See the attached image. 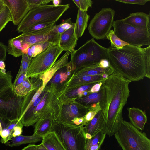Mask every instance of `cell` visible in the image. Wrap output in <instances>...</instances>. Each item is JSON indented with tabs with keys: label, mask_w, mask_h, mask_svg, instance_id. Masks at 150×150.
<instances>
[{
	"label": "cell",
	"mask_w": 150,
	"mask_h": 150,
	"mask_svg": "<svg viewBox=\"0 0 150 150\" xmlns=\"http://www.w3.org/2000/svg\"><path fill=\"white\" fill-rule=\"evenodd\" d=\"M108 49V61L113 73L130 82L150 78V45L142 48L130 45Z\"/></svg>",
	"instance_id": "obj_1"
},
{
	"label": "cell",
	"mask_w": 150,
	"mask_h": 150,
	"mask_svg": "<svg viewBox=\"0 0 150 150\" xmlns=\"http://www.w3.org/2000/svg\"><path fill=\"white\" fill-rule=\"evenodd\" d=\"M130 82L114 73L103 82L104 97L100 103L101 117L104 132L109 137L114 135L123 120V108L130 96Z\"/></svg>",
	"instance_id": "obj_2"
},
{
	"label": "cell",
	"mask_w": 150,
	"mask_h": 150,
	"mask_svg": "<svg viewBox=\"0 0 150 150\" xmlns=\"http://www.w3.org/2000/svg\"><path fill=\"white\" fill-rule=\"evenodd\" d=\"M70 7L69 4L59 5H43L31 8L21 23L16 31L23 32L35 24L43 23H56Z\"/></svg>",
	"instance_id": "obj_3"
},
{
	"label": "cell",
	"mask_w": 150,
	"mask_h": 150,
	"mask_svg": "<svg viewBox=\"0 0 150 150\" xmlns=\"http://www.w3.org/2000/svg\"><path fill=\"white\" fill-rule=\"evenodd\" d=\"M70 52L71 59L69 62L72 71L98 64L102 59L108 60V49L99 44L93 38Z\"/></svg>",
	"instance_id": "obj_4"
},
{
	"label": "cell",
	"mask_w": 150,
	"mask_h": 150,
	"mask_svg": "<svg viewBox=\"0 0 150 150\" xmlns=\"http://www.w3.org/2000/svg\"><path fill=\"white\" fill-rule=\"evenodd\" d=\"M123 150H150V140L130 122L122 120L114 134Z\"/></svg>",
	"instance_id": "obj_5"
},
{
	"label": "cell",
	"mask_w": 150,
	"mask_h": 150,
	"mask_svg": "<svg viewBox=\"0 0 150 150\" xmlns=\"http://www.w3.org/2000/svg\"><path fill=\"white\" fill-rule=\"evenodd\" d=\"M51 132H54L66 150H86L83 127L54 120Z\"/></svg>",
	"instance_id": "obj_6"
},
{
	"label": "cell",
	"mask_w": 150,
	"mask_h": 150,
	"mask_svg": "<svg viewBox=\"0 0 150 150\" xmlns=\"http://www.w3.org/2000/svg\"><path fill=\"white\" fill-rule=\"evenodd\" d=\"M112 27L115 35L129 45L140 47L150 45V30L124 23L122 19L114 21Z\"/></svg>",
	"instance_id": "obj_7"
},
{
	"label": "cell",
	"mask_w": 150,
	"mask_h": 150,
	"mask_svg": "<svg viewBox=\"0 0 150 150\" xmlns=\"http://www.w3.org/2000/svg\"><path fill=\"white\" fill-rule=\"evenodd\" d=\"M63 50L58 45H52L32 58L26 74V78H37L56 62Z\"/></svg>",
	"instance_id": "obj_8"
},
{
	"label": "cell",
	"mask_w": 150,
	"mask_h": 150,
	"mask_svg": "<svg viewBox=\"0 0 150 150\" xmlns=\"http://www.w3.org/2000/svg\"><path fill=\"white\" fill-rule=\"evenodd\" d=\"M23 98L15 93L12 86L0 92V120L2 123L18 120Z\"/></svg>",
	"instance_id": "obj_9"
},
{
	"label": "cell",
	"mask_w": 150,
	"mask_h": 150,
	"mask_svg": "<svg viewBox=\"0 0 150 150\" xmlns=\"http://www.w3.org/2000/svg\"><path fill=\"white\" fill-rule=\"evenodd\" d=\"M115 11L112 8H104L96 13L88 25L89 34L93 39H104L113 26Z\"/></svg>",
	"instance_id": "obj_10"
},
{
	"label": "cell",
	"mask_w": 150,
	"mask_h": 150,
	"mask_svg": "<svg viewBox=\"0 0 150 150\" xmlns=\"http://www.w3.org/2000/svg\"><path fill=\"white\" fill-rule=\"evenodd\" d=\"M75 99L63 100L60 116L56 120L74 125L72 122L74 119L84 117L92 107L91 105H83L76 102Z\"/></svg>",
	"instance_id": "obj_11"
},
{
	"label": "cell",
	"mask_w": 150,
	"mask_h": 150,
	"mask_svg": "<svg viewBox=\"0 0 150 150\" xmlns=\"http://www.w3.org/2000/svg\"><path fill=\"white\" fill-rule=\"evenodd\" d=\"M3 0L10 11L12 21L18 25L30 9L27 0Z\"/></svg>",
	"instance_id": "obj_12"
},
{
	"label": "cell",
	"mask_w": 150,
	"mask_h": 150,
	"mask_svg": "<svg viewBox=\"0 0 150 150\" xmlns=\"http://www.w3.org/2000/svg\"><path fill=\"white\" fill-rule=\"evenodd\" d=\"M60 35L52 30L49 33L44 34L26 35L22 34L15 38L22 40L31 47L35 44L45 42L59 45Z\"/></svg>",
	"instance_id": "obj_13"
},
{
	"label": "cell",
	"mask_w": 150,
	"mask_h": 150,
	"mask_svg": "<svg viewBox=\"0 0 150 150\" xmlns=\"http://www.w3.org/2000/svg\"><path fill=\"white\" fill-rule=\"evenodd\" d=\"M101 75L93 76L72 75L64 84L63 90L74 88L82 86L104 81Z\"/></svg>",
	"instance_id": "obj_14"
},
{
	"label": "cell",
	"mask_w": 150,
	"mask_h": 150,
	"mask_svg": "<svg viewBox=\"0 0 150 150\" xmlns=\"http://www.w3.org/2000/svg\"><path fill=\"white\" fill-rule=\"evenodd\" d=\"M122 22L135 28L150 30L149 14L143 12L130 13L126 18L122 19Z\"/></svg>",
	"instance_id": "obj_15"
},
{
	"label": "cell",
	"mask_w": 150,
	"mask_h": 150,
	"mask_svg": "<svg viewBox=\"0 0 150 150\" xmlns=\"http://www.w3.org/2000/svg\"><path fill=\"white\" fill-rule=\"evenodd\" d=\"M70 54V52H66L50 68L39 77L42 81V85L44 87L58 71L67 65L69 56Z\"/></svg>",
	"instance_id": "obj_16"
},
{
	"label": "cell",
	"mask_w": 150,
	"mask_h": 150,
	"mask_svg": "<svg viewBox=\"0 0 150 150\" xmlns=\"http://www.w3.org/2000/svg\"><path fill=\"white\" fill-rule=\"evenodd\" d=\"M75 23L69 29L60 35L59 45L63 51L71 52L76 45L78 39L74 33Z\"/></svg>",
	"instance_id": "obj_17"
},
{
	"label": "cell",
	"mask_w": 150,
	"mask_h": 150,
	"mask_svg": "<svg viewBox=\"0 0 150 150\" xmlns=\"http://www.w3.org/2000/svg\"><path fill=\"white\" fill-rule=\"evenodd\" d=\"M127 109L130 122L139 130L143 131L147 120L146 113L140 108L134 107L128 108Z\"/></svg>",
	"instance_id": "obj_18"
},
{
	"label": "cell",
	"mask_w": 150,
	"mask_h": 150,
	"mask_svg": "<svg viewBox=\"0 0 150 150\" xmlns=\"http://www.w3.org/2000/svg\"><path fill=\"white\" fill-rule=\"evenodd\" d=\"M57 118L54 115H50L40 119L35 123L33 135L43 137L51 132L53 122Z\"/></svg>",
	"instance_id": "obj_19"
},
{
	"label": "cell",
	"mask_w": 150,
	"mask_h": 150,
	"mask_svg": "<svg viewBox=\"0 0 150 150\" xmlns=\"http://www.w3.org/2000/svg\"><path fill=\"white\" fill-rule=\"evenodd\" d=\"M113 73L110 67L107 68H103L100 67L99 63L80 68L74 71V75H88L93 76L102 75L106 73L109 76Z\"/></svg>",
	"instance_id": "obj_20"
},
{
	"label": "cell",
	"mask_w": 150,
	"mask_h": 150,
	"mask_svg": "<svg viewBox=\"0 0 150 150\" xmlns=\"http://www.w3.org/2000/svg\"><path fill=\"white\" fill-rule=\"evenodd\" d=\"M7 47L8 54L16 58L25 54L30 47L22 40L14 37L8 40Z\"/></svg>",
	"instance_id": "obj_21"
},
{
	"label": "cell",
	"mask_w": 150,
	"mask_h": 150,
	"mask_svg": "<svg viewBox=\"0 0 150 150\" xmlns=\"http://www.w3.org/2000/svg\"><path fill=\"white\" fill-rule=\"evenodd\" d=\"M90 16L86 11L78 10L74 26V33L77 38L81 37L86 29Z\"/></svg>",
	"instance_id": "obj_22"
},
{
	"label": "cell",
	"mask_w": 150,
	"mask_h": 150,
	"mask_svg": "<svg viewBox=\"0 0 150 150\" xmlns=\"http://www.w3.org/2000/svg\"><path fill=\"white\" fill-rule=\"evenodd\" d=\"M96 83L83 85L74 88L63 91V100L76 99L90 94L89 91L92 86Z\"/></svg>",
	"instance_id": "obj_23"
},
{
	"label": "cell",
	"mask_w": 150,
	"mask_h": 150,
	"mask_svg": "<svg viewBox=\"0 0 150 150\" xmlns=\"http://www.w3.org/2000/svg\"><path fill=\"white\" fill-rule=\"evenodd\" d=\"M41 143L47 150H66L53 132H51L44 136Z\"/></svg>",
	"instance_id": "obj_24"
},
{
	"label": "cell",
	"mask_w": 150,
	"mask_h": 150,
	"mask_svg": "<svg viewBox=\"0 0 150 150\" xmlns=\"http://www.w3.org/2000/svg\"><path fill=\"white\" fill-rule=\"evenodd\" d=\"M72 71L71 66L69 62L67 66L59 69L54 74L50 81L51 84L48 86L57 89V86L66 81Z\"/></svg>",
	"instance_id": "obj_25"
},
{
	"label": "cell",
	"mask_w": 150,
	"mask_h": 150,
	"mask_svg": "<svg viewBox=\"0 0 150 150\" xmlns=\"http://www.w3.org/2000/svg\"><path fill=\"white\" fill-rule=\"evenodd\" d=\"M104 127V125L101 117V111H100L91 120L83 127V129L85 133L90 134L92 137L102 129L103 130Z\"/></svg>",
	"instance_id": "obj_26"
},
{
	"label": "cell",
	"mask_w": 150,
	"mask_h": 150,
	"mask_svg": "<svg viewBox=\"0 0 150 150\" xmlns=\"http://www.w3.org/2000/svg\"><path fill=\"white\" fill-rule=\"evenodd\" d=\"M105 96L104 90L102 86L100 91L75 99V101L83 106H88L98 102L101 103Z\"/></svg>",
	"instance_id": "obj_27"
},
{
	"label": "cell",
	"mask_w": 150,
	"mask_h": 150,
	"mask_svg": "<svg viewBox=\"0 0 150 150\" xmlns=\"http://www.w3.org/2000/svg\"><path fill=\"white\" fill-rule=\"evenodd\" d=\"M56 23L50 22L35 24L24 30L22 33L24 35H39L50 32Z\"/></svg>",
	"instance_id": "obj_28"
},
{
	"label": "cell",
	"mask_w": 150,
	"mask_h": 150,
	"mask_svg": "<svg viewBox=\"0 0 150 150\" xmlns=\"http://www.w3.org/2000/svg\"><path fill=\"white\" fill-rule=\"evenodd\" d=\"M42 137L41 136L20 135L13 137L10 140L8 145L10 147L17 146L21 145L27 144L35 143L42 140ZM9 140V141H10Z\"/></svg>",
	"instance_id": "obj_29"
},
{
	"label": "cell",
	"mask_w": 150,
	"mask_h": 150,
	"mask_svg": "<svg viewBox=\"0 0 150 150\" xmlns=\"http://www.w3.org/2000/svg\"><path fill=\"white\" fill-rule=\"evenodd\" d=\"M35 88L28 78H26L21 83L13 89L15 93L18 96H24Z\"/></svg>",
	"instance_id": "obj_30"
},
{
	"label": "cell",
	"mask_w": 150,
	"mask_h": 150,
	"mask_svg": "<svg viewBox=\"0 0 150 150\" xmlns=\"http://www.w3.org/2000/svg\"><path fill=\"white\" fill-rule=\"evenodd\" d=\"M53 45L49 42L38 43L32 45L27 50L26 54L30 59H32L40 54L51 45Z\"/></svg>",
	"instance_id": "obj_31"
},
{
	"label": "cell",
	"mask_w": 150,
	"mask_h": 150,
	"mask_svg": "<svg viewBox=\"0 0 150 150\" xmlns=\"http://www.w3.org/2000/svg\"><path fill=\"white\" fill-rule=\"evenodd\" d=\"M106 38L110 40V46L117 49H120L123 47L129 45L128 43L122 41L114 33L113 30H110L106 36Z\"/></svg>",
	"instance_id": "obj_32"
},
{
	"label": "cell",
	"mask_w": 150,
	"mask_h": 150,
	"mask_svg": "<svg viewBox=\"0 0 150 150\" xmlns=\"http://www.w3.org/2000/svg\"><path fill=\"white\" fill-rule=\"evenodd\" d=\"M91 105L92 107L91 108L84 116L83 122L80 125L82 127H84L87 123L91 120L95 115L101 110L100 102Z\"/></svg>",
	"instance_id": "obj_33"
},
{
	"label": "cell",
	"mask_w": 150,
	"mask_h": 150,
	"mask_svg": "<svg viewBox=\"0 0 150 150\" xmlns=\"http://www.w3.org/2000/svg\"><path fill=\"white\" fill-rule=\"evenodd\" d=\"M12 79L10 71L4 73L0 69V92L7 87L12 86Z\"/></svg>",
	"instance_id": "obj_34"
},
{
	"label": "cell",
	"mask_w": 150,
	"mask_h": 150,
	"mask_svg": "<svg viewBox=\"0 0 150 150\" xmlns=\"http://www.w3.org/2000/svg\"><path fill=\"white\" fill-rule=\"evenodd\" d=\"M10 21H12V17L8 7L5 4L0 12V32Z\"/></svg>",
	"instance_id": "obj_35"
},
{
	"label": "cell",
	"mask_w": 150,
	"mask_h": 150,
	"mask_svg": "<svg viewBox=\"0 0 150 150\" xmlns=\"http://www.w3.org/2000/svg\"><path fill=\"white\" fill-rule=\"evenodd\" d=\"M22 56V59L20 67L16 78L17 77L23 73H26L32 59L29 58L26 54H23Z\"/></svg>",
	"instance_id": "obj_36"
},
{
	"label": "cell",
	"mask_w": 150,
	"mask_h": 150,
	"mask_svg": "<svg viewBox=\"0 0 150 150\" xmlns=\"http://www.w3.org/2000/svg\"><path fill=\"white\" fill-rule=\"evenodd\" d=\"M72 1L76 4L79 9L86 11L89 8L92 7L93 3L91 0H73Z\"/></svg>",
	"instance_id": "obj_37"
},
{
	"label": "cell",
	"mask_w": 150,
	"mask_h": 150,
	"mask_svg": "<svg viewBox=\"0 0 150 150\" xmlns=\"http://www.w3.org/2000/svg\"><path fill=\"white\" fill-rule=\"evenodd\" d=\"M11 132L5 127L3 128L2 132L0 135L1 137V142L2 143H6L9 141L11 138Z\"/></svg>",
	"instance_id": "obj_38"
},
{
	"label": "cell",
	"mask_w": 150,
	"mask_h": 150,
	"mask_svg": "<svg viewBox=\"0 0 150 150\" xmlns=\"http://www.w3.org/2000/svg\"><path fill=\"white\" fill-rule=\"evenodd\" d=\"M30 9L41 5H46L52 1V0H27Z\"/></svg>",
	"instance_id": "obj_39"
},
{
	"label": "cell",
	"mask_w": 150,
	"mask_h": 150,
	"mask_svg": "<svg viewBox=\"0 0 150 150\" xmlns=\"http://www.w3.org/2000/svg\"><path fill=\"white\" fill-rule=\"evenodd\" d=\"M74 23L72 22L71 18H69L63 21L58 25L60 28L65 32L70 28L72 26Z\"/></svg>",
	"instance_id": "obj_40"
},
{
	"label": "cell",
	"mask_w": 150,
	"mask_h": 150,
	"mask_svg": "<svg viewBox=\"0 0 150 150\" xmlns=\"http://www.w3.org/2000/svg\"><path fill=\"white\" fill-rule=\"evenodd\" d=\"M117 2L125 4H131L139 5H144L147 2L150 1L149 0H115Z\"/></svg>",
	"instance_id": "obj_41"
},
{
	"label": "cell",
	"mask_w": 150,
	"mask_h": 150,
	"mask_svg": "<svg viewBox=\"0 0 150 150\" xmlns=\"http://www.w3.org/2000/svg\"><path fill=\"white\" fill-rule=\"evenodd\" d=\"M26 73H23L17 77L16 78L14 83H13V89L21 83L26 78Z\"/></svg>",
	"instance_id": "obj_42"
},
{
	"label": "cell",
	"mask_w": 150,
	"mask_h": 150,
	"mask_svg": "<svg viewBox=\"0 0 150 150\" xmlns=\"http://www.w3.org/2000/svg\"><path fill=\"white\" fill-rule=\"evenodd\" d=\"M7 46L0 42V61H5L6 58Z\"/></svg>",
	"instance_id": "obj_43"
},
{
	"label": "cell",
	"mask_w": 150,
	"mask_h": 150,
	"mask_svg": "<svg viewBox=\"0 0 150 150\" xmlns=\"http://www.w3.org/2000/svg\"><path fill=\"white\" fill-rule=\"evenodd\" d=\"M23 126L18 124L14 128L11 134L12 138L13 137L21 135Z\"/></svg>",
	"instance_id": "obj_44"
},
{
	"label": "cell",
	"mask_w": 150,
	"mask_h": 150,
	"mask_svg": "<svg viewBox=\"0 0 150 150\" xmlns=\"http://www.w3.org/2000/svg\"><path fill=\"white\" fill-rule=\"evenodd\" d=\"M18 120H15L11 121H9L6 125L4 127H5L11 131L12 134L14 128L18 124Z\"/></svg>",
	"instance_id": "obj_45"
},
{
	"label": "cell",
	"mask_w": 150,
	"mask_h": 150,
	"mask_svg": "<svg viewBox=\"0 0 150 150\" xmlns=\"http://www.w3.org/2000/svg\"><path fill=\"white\" fill-rule=\"evenodd\" d=\"M103 82L96 83L92 86L90 91V93L97 92L100 90L103 84Z\"/></svg>",
	"instance_id": "obj_46"
},
{
	"label": "cell",
	"mask_w": 150,
	"mask_h": 150,
	"mask_svg": "<svg viewBox=\"0 0 150 150\" xmlns=\"http://www.w3.org/2000/svg\"><path fill=\"white\" fill-rule=\"evenodd\" d=\"M99 64L100 66L103 68H107L110 67L109 61L107 59L101 60Z\"/></svg>",
	"instance_id": "obj_47"
},
{
	"label": "cell",
	"mask_w": 150,
	"mask_h": 150,
	"mask_svg": "<svg viewBox=\"0 0 150 150\" xmlns=\"http://www.w3.org/2000/svg\"><path fill=\"white\" fill-rule=\"evenodd\" d=\"M83 117L76 118L74 119L72 121L73 124L76 125H81L83 120Z\"/></svg>",
	"instance_id": "obj_48"
},
{
	"label": "cell",
	"mask_w": 150,
	"mask_h": 150,
	"mask_svg": "<svg viewBox=\"0 0 150 150\" xmlns=\"http://www.w3.org/2000/svg\"><path fill=\"white\" fill-rule=\"evenodd\" d=\"M21 150H37L36 145L35 144H30Z\"/></svg>",
	"instance_id": "obj_49"
},
{
	"label": "cell",
	"mask_w": 150,
	"mask_h": 150,
	"mask_svg": "<svg viewBox=\"0 0 150 150\" xmlns=\"http://www.w3.org/2000/svg\"><path fill=\"white\" fill-rule=\"evenodd\" d=\"M37 150H47L45 146L41 143L39 145H36Z\"/></svg>",
	"instance_id": "obj_50"
},
{
	"label": "cell",
	"mask_w": 150,
	"mask_h": 150,
	"mask_svg": "<svg viewBox=\"0 0 150 150\" xmlns=\"http://www.w3.org/2000/svg\"><path fill=\"white\" fill-rule=\"evenodd\" d=\"M5 64L4 61L2 60L0 61V69L1 70H3L5 69Z\"/></svg>",
	"instance_id": "obj_51"
},
{
	"label": "cell",
	"mask_w": 150,
	"mask_h": 150,
	"mask_svg": "<svg viewBox=\"0 0 150 150\" xmlns=\"http://www.w3.org/2000/svg\"><path fill=\"white\" fill-rule=\"evenodd\" d=\"M52 1L53 5L56 6H57L59 5L61 1L59 0H53Z\"/></svg>",
	"instance_id": "obj_52"
},
{
	"label": "cell",
	"mask_w": 150,
	"mask_h": 150,
	"mask_svg": "<svg viewBox=\"0 0 150 150\" xmlns=\"http://www.w3.org/2000/svg\"><path fill=\"white\" fill-rule=\"evenodd\" d=\"M5 4L3 0H0V12L1 11Z\"/></svg>",
	"instance_id": "obj_53"
},
{
	"label": "cell",
	"mask_w": 150,
	"mask_h": 150,
	"mask_svg": "<svg viewBox=\"0 0 150 150\" xmlns=\"http://www.w3.org/2000/svg\"><path fill=\"white\" fill-rule=\"evenodd\" d=\"M85 137L87 139H90L92 138L91 135L88 133H85Z\"/></svg>",
	"instance_id": "obj_54"
},
{
	"label": "cell",
	"mask_w": 150,
	"mask_h": 150,
	"mask_svg": "<svg viewBox=\"0 0 150 150\" xmlns=\"http://www.w3.org/2000/svg\"><path fill=\"white\" fill-rule=\"evenodd\" d=\"M3 129V127H2V125L1 124V123L0 122V135L2 132Z\"/></svg>",
	"instance_id": "obj_55"
}]
</instances>
